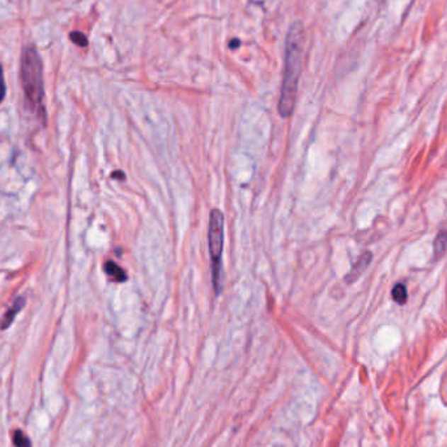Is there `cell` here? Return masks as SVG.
<instances>
[{"instance_id": "obj_5", "label": "cell", "mask_w": 447, "mask_h": 447, "mask_svg": "<svg viewBox=\"0 0 447 447\" xmlns=\"http://www.w3.org/2000/svg\"><path fill=\"white\" fill-rule=\"evenodd\" d=\"M371 259H373V255H371L370 251L363 253V255L358 258V261L355 263V266L352 267L351 272L346 275V283L351 284V283H353L357 278H360V276L363 275V271L366 270L368 266L370 264Z\"/></svg>"}, {"instance_id": "obj_3", "label": "cell", "mask_w": 447, "mask_h": 447, "mask_svg": "<svg viewBox=\"0 0 447 447\" xmlns=\"http://www.w3.org/2000/svg\"><path fill=\"white\" fill-rule=\"evenodd\" d=\"M208 247L211 256L212 284L220 295L224 288L222 278V249H224V215L220 210H212L208 225Z\"/></svg>"}, {"instance_id": "obj_8", "label": "cell", "mask_w": 447, "mask_h": 447, "mask_svg": "<svg viewBox=\"0 0 447 447\" xmlns=\"http://www.w3.org/2000/svg\"><path fill=\"white\" fill-rule=\"evenodd\" d=\"M433 247H434V254L437 256L443 255L447 249V232H441L438 236L436 237Z\"/></svg>"}, {"instance_id": "obj_10", "label": "cell", "mask_w": 447, "mask_h": 447, "mask_svg": "<svg viewBox=\"0 0 447 447\" xmlns=\"http://www.w3.org/2000/svg\"><path fill=\"white\" fill-rule=\"evenodd\" d=\"M69 40L75 45H77V46H80V47H86L88 46V38L81 32H72V33L69 34Z\"/></svg>"}, {"instance_id": "obj_9", "label": "cell", "mask_w": 447, "mask_h": 447, "mask_svg": "<svg viewBox=\"0 0 447 447\" xmlns=\"http://www.w3.org/2000/svg\"><path fill=\"white\" fill-rule=\"evenodd\" d=\"M12 441H13V445L16 447H32V442L30 439L28 438L26 433L20 429H16L12 434Z\"/></svg>"}, {"instance_id": "obj_6", "label": "cell", "mask_w": 447, "mask_h": 447, "mask_svg": "<svg viewBox=\"0 0 447 447\" xmlns=\"http://www.w3.org/2000/svg\"><path fill=\"white\" fill-rule=\"evenodd\" d=\"M103 270L106 272V275L115 283H125V281H127L126 271L123 270L122 267H119L118 264L113 262V261H108V262L105 263Z\"/></svg>"}, {"instance_id": "obj_11", "label": "cell", "mask_w": 447, "mask_h": 447, "mask_svg": "<svg viewBox=\"0 0 447 447\" xmlns=\"http://www.w3.org/2000/svg\"><path fill=\"white\" fill-rule=\"evenodd\" d=\"M7 93V86H6V80H4V74H3V67L0 64V103L4 100Z\"/></svg>"}, {"instance_id": "obj_12", "label": "cell", "mask_w": 447, "mask_h": 447, "mask_svg": "<svg viewBox=\"0 0 447 447\" xmlns=\"http://www.w3.org/2000/svg\"><path fill=\"white\" fill-rule=\"evenodd\" d=\"M113 178H119V179H125V178H126V176H125V174H123V173H122L120 170H117V171H114V173H113Z\"/></svg>"}, {"instance_id": "obj_4", "label": "cell", "mask_w": 447, "mask_h": 447, "mask_svg": "<svg viewBox=\"0 0 447 447\" xmlns=\"http://www.w3.org/2000/svg\"><path fill=\"white\" fill-rule=\"evenodd\" d=\"M26 304V298H24L23 295H18L16 300L13 301V304L11 305V307H9V310L6 312L4 317L1 318V321H0V329H9V326L15 321L17 314L24 309Z\"/></svg>"}, {"instance_id": "obj_13", "label": "cell", "mask_w": 447, "mask_h": 447, "mask_svg": "<svg viewBox=\"0 0 447 447\" xmlns=\"http://www.w3.org/2000/svg\"><path fill=\"white\" fill-rule=\"evenodd\" d=\"M239 46V41L238 40H232V43H230V49H237Z\"/></svg>"}, {"instance_id": "obj_7", "label": "cell", "mask_w": 447, "mask_h": 447, "mask_svg": "<svg viewBox=\"0 0 447 447\" xmlns=\"http://www.w3.org/2000/svg\"><path fill=\"white\" fill-rule=\"evenodd\" d=\"M391 295H392V298H394V301L397 302V304L405 305L407 302V300H408V292H407V288L403 285V284H397L394 289H392V292H391Z\"/></svg>"}, {"instance_id": "obj_1", "label": "cell", "mask_w": 447, "mask_h": 447, "mask_svg": "<svg viewBox=\"0 0 447 447\" xmlns=\"http://www.w3.org/2000/svg\"><path fill=\"white\" fill-rule=\"evenodd\" d=\"M304 49V26L300 21H295L293 26H290L287 35L285 69L281 86V96L278 101V113L283 118H289L295 110L298 81L302 71Z\"/></svg>"}, {"instance_id": "obj_2", "label": "cell", "mask_w": 447, "mask_h": 447, "mask_svg": "<svg viewBox=\"0 0 447 447\" xmlns=\"http://www.w3.org/2000/svg\"><path fill=\"white\" fill-rule=\"evenodd\" d=\"M20 80L26 96V106L40 120H46L43 60L34 46H28L21 54Z\"/></svg>"}]
</instances>
